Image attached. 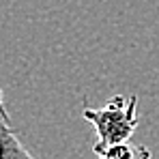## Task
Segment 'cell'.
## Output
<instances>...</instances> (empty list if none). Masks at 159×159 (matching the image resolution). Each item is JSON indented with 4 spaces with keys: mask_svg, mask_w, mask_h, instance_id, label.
I'll use <instances>...</instances> for the list:
<instances>
[{
    "mask_svg": "<svg viewBox=\"0 0 159 159\" xmlns=\"http://www.w3.org/2000/svg\"><path fill=\"white\" fill-rule=\"evenodd\" d=\"M82 116L97 129V146L127 142L138 129V97L114 95L103 107H84Z\"/></svg>",
    "mask_w": 159,
    "mask_h": 159,
    "instance_id": "1",
    "label": "cell"
},
{
    "mask_svg": "<svg viewBox=\"0 0 159 159\" xmlns=\"http://www.w3.org/2000/svg\"><path fill=\"white\" fill-rule=\"evenodd\" d=\"M95 155L99 159H151V151L144 144H135L131 140L127 142H118V144H110V146H93Z\"/></svg>",
    "mask_w": 159,
    "mask_h": 159,
    "instance_id": "3",
    "label": "cell"
},
{
    "mask_svg": "<svg viewBox=\"0 0 159 159\" xmlns=\"http://www.w3.org/2000/svg\"><path fill=\"white\" fill-rule=\"evenodd\" d=\"M0 159H34L32 153L22 144L15 129L11 127L4 103H2V118H0Z\"/></svg>",
    "mask_w": 159,
    "mask_h": 159,
    "instance_id": "2",
    "label": "cell"
}]
</instances>
